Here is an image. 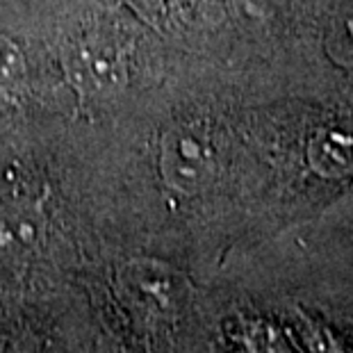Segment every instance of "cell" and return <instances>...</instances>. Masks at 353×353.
<instances>
[{"instance_id": "obj_1", "label": "cell", "mask_w": 353, "mask_h": 353, "mask_svg": "<svg viewBox=\"0 0 353 353\" xmlns=\"http://www.w3.org/2000/svg\"><path fill=\"white\" fill-rule=\"evenodd\" d=\"M66 73L82 101L103 99L128 76V52L123 37L112 28L92 26L69 41L64 52Z\"/></svg>"}, {"instance_id": "obj_2", "label": "cell", "mask_w": 353, "mask_h": 353, "mask_svg": "<svg viewBox=\"0 0 353 353\" xmlns=\"http://www.w3.org/2000/svg\"><path fill=\"white\" fill-rule=\"evenodd\" d=\"M160 171L183 194H196L216 176V153L208 132L199 125L174 128L162 141Z\"/></svg>"}, {"instance_id": "obj_3", "label": "cell", "mask_w": 353, "mask_h": 353, "mask_svg": "<svg viewBox=\"0 0 353 353\" xmlns=\"http://www.w3.org/2000/svg\"><path fill=\"white\" fill-rule=\"evenodd\" d=\"M46 219L34 205L0 208V265H17L41 244Z\"/></svg>"}, {"instance_id": "obj_4", "label": "cell", "mask_w": 353, "mask_h": 353, "mask_svg": "<svg viewBox=\"0 0 353 353\" xmlns=\"http://www.w3.org/2000/svg\"><path fill=\"white\" fill-rule=\"evenodd\" d=\"M28 66L23 50L12 39L0 34V96H14L23 87Z\"/></svg>"}, {"instance_id": "obj_5", "label": "cell", "mask_w": 353, "mask_h": 353, "mask_svg": "<svg viewBox=\"0 0 353 353\" xmlns=\"http://www.w3.org/2000/svg\"><path fill=\"white\" fill-rule=\"evenodd\" d=\"M305 340L310 353H353V347L335 333L333 328H328L317 321H307L305 324Z\"/></svg>"}]
</instances>
